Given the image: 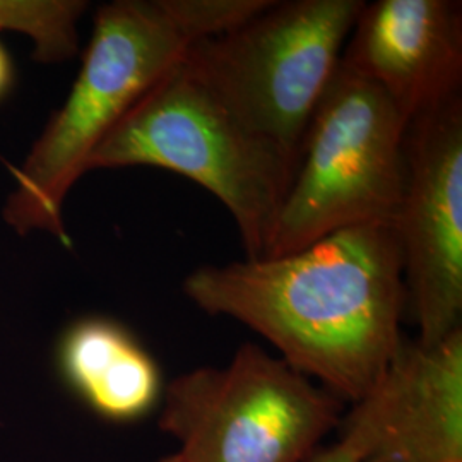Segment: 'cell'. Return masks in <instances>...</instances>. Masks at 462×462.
Here are the masks:
<instances>
[{
  "label": "cell",
  "instance_id": "obj_1",
  "mask_svg": "<svg viewBox=\"0 0 462 462\" xmlns=\"http://www.w3.org/2000/svg\"><path fill=\"white\" fill-rule=\"evenodd\" d=\"M183 293L242 322L281 360L343 402L379 382L406 339L404 263L394 223L334 231L288 255L196 267Z\"/></svg>",
  "mask_w": 462,
  "mask_h": 462
},
{
  "label": "cell",
  "instance_id": "obj_2",
  "mask_svg": "<svg viewBox=\"0 0 462 462\" xmlns=\"http://www.w3.org/2000/svg\"><path fill=\"white\" fill-rule=\"evenodd\" d=\"M271 0H116L99 7L83 67L17 170L4 219L66 242L62 204L103 137L185 51L261 13Z\"/></svg>",
  "mask_w": 462,
  "mask_h": 462
},
{
  "label": "cell",
  "instance_id": "obj_3",
  "mask_svg": "<svg viewBox=\"0 0 462 462\" xmlns=\"http://www.w3.org/2000/svg\"><path fill=\"white\" fill-rule=\"evenodd\" d=\"M122 166L165 168L211 192L228 209L250 261L264 257L297 173L180 62L103 137L86 173Z\"/></svg>",
  "mask_w": 462,
  "mask_h": 462
},
{
  "label": "cell",
  "instance_id": "obj_4",
  "mask_svg": "<svg viewBox=\"0 0 462 462\" xmlns=\"http://www.w3.org/2000/svg\"><path fill=\"white\" fill-rule=\"evenodd\" d=\"M364 4L271 0L240 26L194 43L180 64L298 168L317 105Z\"/></svg>",
  "mask_w": 462,
  "mask_h": 462
},
{
  "label": "cell",
  "instance_id": "obj_5",
  "mask_svg": "<svg viewBox=\"0 0 462 462\" xmlns=\"http://www.w3.org/2000/svg\"><path fill=\"white\" fill-rule=\"evenodd\" d=\"M406 131L383 91L339 62L263 259L293 254L349 226L394 223L404 190Z\"/></svg>",
  "mask_w": 462,
  "mask_h": 462
},
{
  "label": "cell",
  "instance_id": "obj_6",
  "mask_svg": "<svg viewBox=\"0 0 462 462\" xmlns=\"http://www.w3.org/2000/svg\"><path fill=\"white\" fill-rule=\"evenodd\" d=\"M160 429L182 462H307L343 401L254 343L225 366H199L171 380Z\"/></svg>",
  "mask_w": 462,
  "mask_h": 462
},
{
  "label": "cell",
  "instance_id": "obj_7",
  "mask_svg": "<svg viewBox=\"0 0 462 462\" xmlns=\"http://www.w3.org/2000/svg\"><path fill=\"white\" fill-rule=\"evenodd\" d=\"M406 175L394 226L408 305L433 346L462 329V98L406 131Z\"/></svg>",
  "mask_w": 462,
  "mask_h": 462
},
{
  "label": "cell",
  "instance_id": "obj_8",
  "mask_svg": "<svg viewBox=\"0 0 462 462\" xmlns=\"http://www.w3.org/2000/svg\"><path fill=\"white\" fill-rule=\"evenodd\" d=\"M341 62L380 88L410 125L461 97V2H365Z\"/></svg>",
  "mask_w": 462,
  "mask_h": 462
},
{
  "label": "cell",
  "instance_id": "obj_9",
  "mask_svg": "<svg viewBox=\"0 0 462 462\" xmlns=\"http://www.w3.org/2000/svg\"><path fill=\"white\" fill-rule=\"evenodd\" d=\"M351 404L366 439L358 462H462V329L433 346L404 339Z\"/></svg>",
  "mask_w": 462,
  "mask_h": 462
},
{
  "label": "cell",
  "instance_id": "obj_10",
  "mask_svg": "<svg viewBox=\"0 0 462 462\" xmlns=\"http://www.w3.org/2000/svg\"><path fill=\"white\" fill-rule=\"evenodd\" d=\"M59 365L67 385L101 420L131 423L163 397L154 358L116 320L91 317L67 329Z\"/></svg>",
  "mask_w": 462,
  "mask_h": 462
},
{
  "label": "cell",
  "instance_id": "obj_11",
  "mask_svg": "<svg viewBox=\"0 0 462 462\" xmlns=\"http://www.w3.org/2000/svg\"><path fill=\"white\" fill-rule=\"evenodd\" d=\"M88 5L84 0H0V30L32 38L38 62H66L79 50L78 23Z\"/></svg>",
  "mask_w": 462,
  "mask_h": 462
},
{
  "label": "cell",
  "instance_id": "obj_12",
  "mask_svg": "<svg viewBox=\"0 0 462 462\" xmlns=\"http://www.w3.org/2000/svg\"><path fill=\"white\" fill-rule=\"evenodd\" d=\"M339 429V440L332 446L320 447L307 462H358L365 450L364 433L343 420Z\"/></svg>",
  "mask_w": 462,
  "mask_h": 462
},
{
  "label": "cell",
  "instance_id": "obj_13",
  "mask_svg": "<svg viewBox=\"0 0 462 462\" xmlns=\"http://www.w3.org/2000/svg\"><path fill=\"white\" fill-rule=\"evenodd\" d=\"M11 79V66H9V59L5 55L4 49L0 47V93L7 88Z\"/></svg>",
  "mask_w": 462,
  "mask_h": 462
},
{
  "label": "cell",
  "instance_id": "obj_14",
  "mask_svg": "<svg viewBox=\"0 0 462 462\" xmlns=\"http://www.w3.org/2000/svg\"><path fill=\"white\" fill-rule=\"evenodd\" d=\"M158 462H182L179 457H177V454H171V456H168L165 459H162V461Z\"/></svg>",
  "mask_w": 462,
  "mask_h": 462
}]
</instances>
